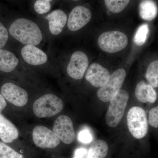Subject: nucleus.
<instances>
[{
    "instance_id": "obj_20",
    "label": "nucleus",
    "mask_w": 158,
    "mask_h": 158,
    "mask_svg": "<svg viewBox=\"0 0 158 158\" xmlns=\"http://www.w3.org/2000/svg\"><path fill=\"white\" fill-rule=\"evenodd\" d=\"M149 85L153 88L158 87V61L156 60L152 62L148 68L145 75Z\"/></svg>"
},
{
    "instance_id": "obj_18",
    "label": "nucleus",
    "mask_w": 158,
    "mask_h": 158,
    "mask_svg": "<svg viewBox=\"0 0 158 158\" xmlns=\"http://www.w3.org/2000/svg\"><path fill=\"white\" fill-rule=\"evenodd\" d=\"M157 12L156 5L152 0H143L139 5L140 16L145 20H152L156 16Z\"/></svg>"
},
{
    "instance_id": "obj_22",
    "label": "nucleus",
    "mask_w": 158,
    "mask_h": 158,
    "mask_svg": "<svg viewBox=\"0 0 158 158\" xmlns=\"http://www.w3.org/2000/svg\"><path fill=\"white\" fill-rule=\"evenodd\" d=\"M149 32V27L147 24L141 25L136 31L135 37L134 42L136 45L142 46L145 43L147 40L148 34Z\"/></svg>"
},
{
    "instance_id": "obj_30",
    "label": "nucleus",
    "mask_w": 158,
    "mask_h": 158,
    "mask_svg": "<svg viewBox=\"0 0 158 158\" xmlns=\"http://www.w3.org/2000/svg\"><path fill=\"white\" fill-rule=\"evenodd\" d=\"M43 1H46V2H50L52 1V0H43Z\"/></svg>"
},
{
    "instance_id": "obj_5",
    "label": "nucleus",
    "mask_w": 158,
    "mask_h": 158,
    "mask_svg": "<svg viewBox=\"0 0 158 158\" xmlns=\"http://www.w3.org/2000/svg\"><path fill=\"white\" fill-rule=\"evenodd\" d=\"M128 43L127 36L119 31L104 32L100 35L98 44L102 50L110 53H114L122 50Z\"/></svg>"
},
{
    "instance_id": "obj_3",
    "label": "nucleus",
    "mask_w": 158,
    "mask_h": 158,
    "mask_svg": "<svg viewBox=\"0 0 158 158\" xmlns=\"http://www.w3.org/2000/svg\"><path fill=\"white\" fill-rule=\"evenodd\" d=\"M129 99V94L127 91L120 89L110 101L106 116V123L109 126L115 127L120 123L124 116Z\"/></svg>"
},
{
    "instance_id": "obj_16",
    "label": "nucleus",
    "mask_w": 158,
    "mask_h": 158,
    "mask_svg": "<svg viewBox=\"0 0 158 158\" xmlns=\"http://www.w3.org/2000/svg\"><path fill=\"white\" fill-rule=\"evenodd\" d=\"M136 98L143 103H153L157 98V94L151 85L146 84L143 81L139 82L135 90Z\"/></svg>"
},
{
    "instance_id": "obj_19",
    "label": "nucleus",
    "mask_w": 158,
    "mask_h": 158,
    "mask_svg": "<svg viewBox=\"0 0 158 158\" xmlns=\"http://www.w3.org/2000/svg\"><path fill=\"white\" fill-rule=\"evenodd\" d=\"M107 143L102 140L93 141L88 152L87 158H105L108 152Z\"/></svg>"
},
{
    "instance_id": "obj_21",
    "label": "nucleus",
    "mask_w": 158,
    "mask_h": 158,
    "mask_svg": "<svg viewBox=\"0 0 158 158\" xmlns=\"http://www.w3.org/2000/svg\"><path fill=\"white\" fill-rule=\"evenodd\" d=\"M108 10L114 13L122 11L128 6L130 0H104Z\"/></svg>"
},
{
    "instance_id": "obj_8",
    "label": "nucleus",
    "mask_w": 158,
    "mask_h": 158,
    "mask_svg": "<svg viewBox=\"0 0 158 158\" xmlns=\"http://www.w3.org/2000/svg\"><path fill=\"white\" fill-rule=\"evenodd\" d=\"M32 136L34 144L42 148H54L60 144L61 141L52 131L43 126L35 127Z\"/></svg>"
},
{
    "instance_id": "obj_28",
    "label": "nucleus",
    "mask_w": 158,
    "mask_h": 158,
    "mask_svg": "<svg viewBox=\"0 0 158 158\" xmlns=\"http://www.w3.org/2000/svg\"><path fill=\"white\" fill-rule=\"evenodd\" d=\"M88 150L85 148H81L76 150L73 158H87Z\"/></svg>"
},
{
    "instance_id": "obj_4",
    "label": "nucleus",
    "mask_w": 158,
    "mask_h": 158,
    "mask_svg": "<svg viewBox=\"0 0 158 158\" xmlns=\"http://www.w3.org/2000/svg\"><path fill=\"white\" fill-rule=\"evenodd\" d=\"M128 127L134 138L141 139L147 135L148 123L146 112L140 107L134 106L128 111L127 115Z\"/></svg>"
},
{
    "instance_id": "obj_11",
    "label": "nucleus",
    "mask_w": 158,
    "mask_h": 158,
    "mask_svg": "<svg viewBox=\"0 0 158 158\" xmlns=\"http://www.w3.org/2000/svg\"><path fill=\"white\" fill-rule=\"evenodd\" d=\"M91 13L89 9L79 6L74 8L69 14L67 27L71 31H75L81 29L89 23Z\"/></svg>"
},
{
    "instance_id": "obj_15",
    "label": "nucleus",
    "mask_w": 158,
    "mask_h": 158,
    "mask_svg": "<svg viewBox=\"0 0 158 158\" xmlns=\"http://www.w3.org/2000/svg\"><path fill=\"white\" fill-rule=\"evenodd\" d=\"M18 136V130L16 127L0 113V139L5 143H11Z\"/></svg>"
},
{
    "instance_id": "obj_17",
    "label": "nucleus",
    "mask_w": 158,
    "mask_h": 158,
    "mask_svg": "<svg viewBox=\"0 0 158 158\" xmlns=\"http://www.w3.org/2000/svg\"><path fill=\"white\" fill-rule=\"evenodd\" d=\"M19 63L15 55L9 51L0 49V71L11 72L15 69Z\"/></svg>"
},
{
    "instance_id": "obj_25",
    "label": "nucleus",
    "mask_w": 158,
    "mask_h": 158,
    "mask_svg": "<svg viewBox=\"0 0 158 158\" xmlns=\"http://www.w3.org/2000/svg\"><path fill=\"white\" fill-rule=\"evenodd\" d=\"M149 124L155 128H157L158 127V107L152 108L149 111Z\"/></svg>"
},
{
    "instance_id": "obj_6",
    "label": "nucleus",
    "mask_w": 158,
    "mask_h": 158,
    "mask_svg": "<svg viewBox=\"0 0 158 158\" xmlns=\"http://www.w3.org/2000/svg\"><path fill=\"white\" fill-rule=\"evenodd\" d=\"M126 76L123 69H117L110 76L107 83L98 90L97 95L102 101L110 102L121 89Z\"/></svg>"
},
{
    "instance_id": "obj_27",
    "label": "nucleus",
    "mask_w": 158,
    "mask_h": 158,
    "mask_svg": "<svg viewBox=\"0 0 158 158\" xmlns=\"http://www.w3.org/2000/svg\"><path fill=\"white\" fill-rule=\"evenodd\" d=\"M8 38V31L5 26L0 22V49L3 48L6 45Z\"/></svg>"
},
{
    "instance_id": "obj_29",
    "label": "nucleus",
    "mask_w": 158,
    "mask_h": 158,
    "mask_svg": "<svg viewBox=\"0 0 158 158\" xmlns=\"http://www.w3.org/2000/svg\"><path fill=\"white\" fill-rule=\"evenodd\" d=\"M7 103L5 98L2 94H0V113L6 108Z\"/></svg>"
},
{
    "instance_id": "obj_26",
    "label": "nucleus",
    "mask_w": 158,
    "mask_h": 158,
    "mask_svg": "<svg viewBox=\"0 0 158 158\" xmlns=\"http://www.w3.org/2000/svg\"><path fill=\"white\" fill-rule=\"evenodd\" d=\"M78 139L82 143L88 144L92 141L93 138L89 130L84 129L79 133Z\"/></svg>"
},
{
    "instance_id": "obj_23",
    "label": "nucleus",
    "mask_w": 158,
    "mask_h": 158,
    "mask_svg": "<svg viewBox=\"0 0 158 158\" xmlns=\"http://www.w3.org/2000/svg\"><path fill=\"white\" fill-rule=\"evenodd\" d=\"M0 158H23L22 155L0 141Z\"/></svg>"
},
{
    "instance_id": "obj_24",
    "label": "nucleus",
    "mask_w": 158,
    "mask_h": 158,
    "mask_svg": "<svg viewBox=\"0 0 158 158\" xmlns=\"http://www.w3.org/2000/svg\"><path fill=\"white\" fill-rule=\"evenodd\" d=\"M50 3L43 0H37L34 4V9L38 14L47 13L50 10Z\"/></svg>"
},
{
    "instance_id": "obj_31",
    "label": "nucleus",
    "mask_w": 158,
    "mask_h": 158,
    "mask_svg": "<svg viewBox=\"0 0 158 158\" xmlns=\"http://www.w3.org/2000/svg\"><path fill=\"white\" fill-rule=\"evenodd\" d=\"M73 1H79V0H73Z\"/></svg>"
},
{
    "instance_id": "obj_14",
    "label": "nucleus",
    "mask_w": 158,
    "mask_h": 158,
    "mask_svg": "<svg viewBox=\"0 0 158 158\" xmlns=\"http://www.w3.org/2000/svg\"><path fill=\"white\" fill-rule=\"evenodd\" d=\"M45 18L48 20L51 33L53 35H58L62 32L65 27L67 16L64 11L58 9L48 15Z\"/></svg>"
},
{
    "instance_id": "obj_7",
    "label": "nucleus",
    "mask_w": 158,
    "mask_h": 158,
    "mask_svg": "<svg viewBox=\"0 0 158 158\" xmlns=\"http://www.w3.org/2000/svg\"><path fill=\"white\" fill-rule=\"evenodd\" d=\"M52 131L60 141L65 144H72L75 139L73 123L68 116L62 115L57 118Z\"/></svg>"
},
{
    "instance_id": "obj_10",
    "label": "nucleus",
    "mask_w": 158,
    "mask_h": 158,
    "mask_svg": "<svg viewBox=\"0 0 158 158\" xmlns=\"http://www.w3.org/2000/svg\"><path fill=\"white\" fill-rule=\"evenodd\" d=\"M1 93L4 98L16 106H25L28 100L26 90L11 83L4 84L1 88Z\"/></svg>"
},
{
    "instance_id": "obj_12",
    "label": "nucleus",
    "mask_w": 158,
    "mask_h": 158,
    "mask_svg": "<svg viewBox=\"0 0 158 158\" xmlns=\"http://www.w3.org/2000/svg\"><path fill=\"white\" fill-rule=\"evenodd\" d=\"M110 76L107 69L100 64L94 63L87 69L85 79L94 87L100 88L107 83Z\"/></svg>"
},
{
    "instance_id": "obj_9",
    "label": "nucleus",
    "mask_w": 158,
    "mask_h": 158,
    "mask_svg": "<svg viewBox=\"0 0 158 158\" xmlns=\"http://www.w3.org/2000/svg\"><path fill=\"white\" fill-rule=\"evenodd\" d=\"M89 65L87 55L81 51L75 52L72 55L67 68L68 75L76 80H81L85 74Z\"/></svg>"
},
{
    "instance_id": "obj_13",
    "label": "nucleus",
    "mask_w": 158,
    "mask_h": 158,
    "mask_svg": "<svg viewBox=\"0 0 158 158\" xmlns=\"http://www.w3.org/2000/svg\"><path fill=\"white\" fill-rule=\"evenodd\" d=\"M21 55L24 60L31 65H42L48 61L46 54L34 45L25 46L22 49Z\"/></svg>"
},
{
    "instance_id": "obj_2",
    "label": "nucleus",
    "mask_w": 158,
    "mask_h": 158,
    "mask_svg": "<svg viewBox=\"0 0 158 158\" xmlns=\"http://www.w3.org/2000/svg\"><path fill=\"white\" fill-rule=\"evenodd\" d=\"M64 107L61 98L52 94H46L34 102L33 110L38 118L52 117L59 114Z\"/></svg>"
},
{
    "instance_id": "obj_1",
    "label": "nucleus",
    "mask_w": 158,
    "mask_h": 158,
    "mask_svg": "<svg viewBox=\"0 0 158 158\" xmlns=\"http://www.w3.org/2000/svg\"><path fill=\"white\" fill-rule=\"evenodd\" d=\"M11 36L25 45H37L42 40V34L37 24L30 20L19 18L11 23L9 29Z\"/></svg>"
}]
</instances>
